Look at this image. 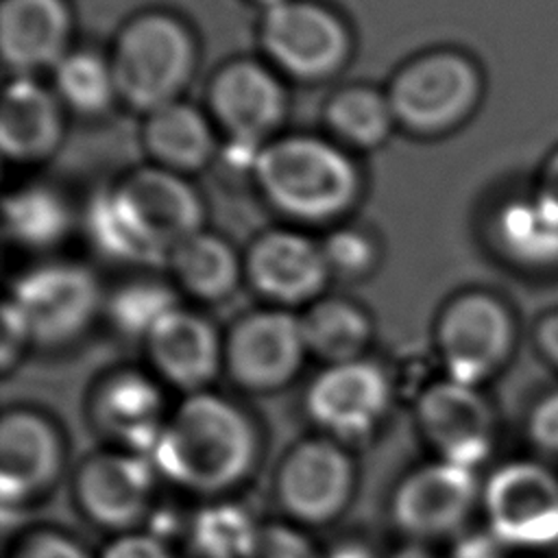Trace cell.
Wrapping results in <instances>:
<instances>
[{"label": "cell", "instance_id": "d4e9b609", "mask_svg": "<svg viewBox=\"0 0 558 558\" xmlns=\"http://www.w3.org/2000/svg\"><path fill=\"white\" fill-rule=\"evenodd\" d=\"M179 286L196 299H227L240 281V259L229 242L201 231L183 242L168 259Z\"/></svg>", "mask_w": 558, "mask_h": 558}, {"label": "cell", "instance_id": "60d3db41", "mask_svg": "<svg viewBox=\"0 0 558 558\" xmlns=\"http://www.w3.org/2000/svg\"><path fill=\"white\" fill-rule=\"evenodd\" d=\"M325 558H375V556L362 545L347 543V545H340L333 551H329Z\"/></svg>", "mask_w": 558, "mask_h": 558}, {"label": "cell", "instance_id": "52a82bcc", "mask_svg": "<svg viewBox=\"0 0 558 558\" xmlns=\"http://www.w3.org/2000/svg\"><path fill=\"white\" fill-rule=\"evenodd\" d=\"M482 504L490 534L510 549L558 545V475L536 460H512L488 477Z\"/></svg>", "mask_w": 558, "mask_h": 558}, {"label": "cell", "instance_id": "d6986e66", "mask_svg": "<svg viewBox=\"0 0 558 558\" xmlns=\"http://www.w3.org/2000/svg\"><path fill=\"white\" fill-rule=\"evenodd\" d=\"M63 449L57 429L39 414L13 410L0 425V490L4 504L35 497L52 484Z\"/></svg>", "mask_w": 558, "mask_h": 558}, {"label": "cell", "instance_id": "7bdbcfd3", "mask_svg": "<svg viewBox=\"0 0 558 558\" xmlns=\"http://www.w3.org/2000/svg\"><path fill=\"white\" fill-rule=\"evenodd\" d=\"M253 2L262 4V7H264V11H266V9H270V7H277V4H281V2H286V0H253Z\"/></svg>", "mask_w": 558, "mask_h": 558}, {"label": "cell", "instance_id": "836d02e7", "mask_svg": "<svg viewBox=\"0 0 558 558\" xmlns=\"http://www.w3.org/2000/svg\"><path fill=\"white\" fill-rule=\"evenodd\" d=\"M527 436L543 453L558 458V388L545 392L527 414Z\"/></svg>", "mask_w": 558, "mask_h": 558}, {"label": "cell", "instance_id": "1f68e13d", "mask_svg": "<svg viewBox=\"0 0 558 558\" xmlns=\"http://www.w3.org/2000/svg\"><path fill=\"white\" fill-rule=\"evenodd\" d=\"M331 277L353 281L366 277L377 264L373 240L357 229H336L320 244Z\"/></svg>", "mask_w": 558, "mask_h": 558}, {"label": "cell", "instance_id": "5b68a950", "mask_svg": "<svg viewBox=\"0 0 558 558\" xmlns=\"http://www.w3.org/2000/svg\"><path fill=\"white\" fill-rule=\"evenodd\" d=\"M386 94L397 124L432 137L473 116L484 94V76L466 52L438 48L405 63Z\"/></svg>", "mask_w": 558, "mask_h": 558}, {"label": "cell", "instance_id": "b9f144b4", "mask_svg": "<svg viewBox=\"0 0 558 558\" xmlns=\"http://www.w3.org/2000/svg\"><path fill=\"white\" fill-rule=\"evenodd\" d=\"M392 558H434V556L421 545H408V547L399 549Z\"/></svg>", "mask_w": 558, "mask_h": 558}, {"label": "cell", "instance_id": "d6a6232c", "mask_svg": "<svg viewBox=\"0 0 558 558\" xmlns=\"http://www.w3.org/2000/svg\"><path fill=\"white\" fill-rule=\"evenodd\" d=\"M246 558H318L312 543L288 525H259Z\"/></svg>", "mask_w": 558, "mask_h": 558}, {"label": "cell", "instance_id": "7402d4cb", "mask_svg": "<svg viewBox=\"0 0 558 558\" xmlns=\"http://www.w3.org/2000/svg\"><path fill=\"white\" fill-rule=\"evenodd\" d=\"M490 238L497 253L519 270H558V207L536 190L499 205L490 220Z\"/></svg>", "mask_w": 558, "mask_h": 558}, {"label": "cell", "instance_id": "83f0119b", "mask_svg": "<svg viewBox=\"0 0 558 558\" xmlns=\"http://www.w3.org/2000/svg\"><path fill=\"white\" fill-rule=\"evenodd\" d=\"M331 133L353 148L384 144L397 124L388 94L366 85H351L331 96L325 109Z\"/></svg>", "mask_w": 558, "mask_h": 558}, {"label": "cell", "instance_id": "cb8c5ba5", "mask_svg": "<svg viewBox=\"0 0 558 558\" xmlns=\"http://www.w3.org/2000/svg\"><path fill=\"white\" fill-rule=\"evenodd\" d=\"M144 144L155 166L183 177L201 170L216 150L211 122L181 100L146 113Z\"/></svg>", "mask_w": 558, "mask_h": 558}, {"label": "cell", "instance_id": "30bf717a", "mask_svg": "<svg viewBox=\"0 0 558 558\" xmlns=\"http://www.w3.org/2000/svg\"><path fill=\"white\" fill-rule=\"evenodd\" d=\"M305 353L301 318L286 310H262L240 318L225 342L229 375L253 392L286 386Z\"/></svg>", "mask_w": 558, "mask_h": 558}, {"label": "cell", "instance_id": "4316f807", "mask_svg": "<svg viewBox=\"0 0 558 558\" xmlns=\"http://www.w3.org/2000/svg\"><path fill=\"white\" fill-rule=\"evenodd\" d=\"M7 235L24 248H50L59 244L70 227L72 211L65 198L46 185H26L4 198L2 209Z\"/></svg>", "mask_w": 558, "mask_h": 558}, {"label": "cell", "instance_id": "7c38bea8", "mask_svg": "<svg viewBox=\"0 0 558 558\" xmlns=\"http://www.w3.org/2000/svg\"><path fill=\"white\" fill-rule=\"evenodd\" d=\"M480 499L475 471L438 460L410 473L392 497V517L401 532L427 541L449 536L471 517Z\"/></svg>", "mask_w": 558, "mask_h": 558}, {"label": "cell", "instance_id": "484cf974", "mask_svg": "<svg viewBox=\"0 0 558 558\" xmlns=\"http://www.w3.org/2000/svg\"><path fill=\"white\" fill-rule=\"evenodd\" d=\"M310 353L329 364L362 357L371 340V320L362 307L344 299H320L301 316Z\"/></svg>", "mask_w": 558, "mask_h": 558}, {"label": "cell", "instance_id": "e575fe53", "mask_svg": "<svg viewBox=\"0 0 558 558\" xmlns=\"http://www.w3.org/2000/svg\"><path fill=\"white\" fill-rule=\"evenodd\" d=\"M28 342L33 340H31V331L24 316L13 305V301L7 299L2 305V338H0V360L4 371L13 364V360H17V355Z\"/></svg>", "mask_w": 558, "mask_h": 558}, {"label": "cell", "instance_id": "9c48e42d", "mask_svg": "<svg viewBox=\"0 0 558 558\" xmlns=\"http://www.w3.org/2000/svg\"><path fill=\"white\" fill-rule=\"evenodd\" d=\"M9 301L24 316L31 340L54 347L87 329L100 305V288L85 266L50 262L22 272Z\"/></svg>", "mask_w": 558, "mask_h": 558}, {"label": "cell", "instance_id": "603a6c76", "mask_svg": "<svg viewBox=\"0 0 558 558\" xmlns=\"http://www.w3.org/2000/svg\"><path fill=\"white\" fill-rule=\"evenodd\" d=\"M94 416L105 434L135 451L155 449L163 427V397L144 375L126 371L107 379L96 399Z\"/></svg>", "mask_w": 558, "mask_h": 558}, {"label": "cell", "instance_id": "ab89813d", "mask_svg": "<svg viewBox=\"0 0 558 558\" xmlns=\"http://www.w3.org/2000/svg\"><path fill=\"white\" fill-rule=\"evenodd\" d=\"M534 190L558 207V146L541 163V172Z\"/></svg>", "mask_w": 558, "mask_h": 558}, {"label": "cell", "instance_id": "44dd1931", "mask_svg": "<svg viewBox=\"0 0 558 558\" xmlns=\"http://www.w3.org/2000/svg\"><path fill=\"white\" fill-rule=\"evenodd\" d=\"M63 135V113L57 94L33 76H13L0 111L2 155L17 163L50 157Z\"/></svg>", "mask_w": 558, "mask_h": 558}, {"label": "cell", "instance_id": "ffe728a7", "mask_svg": "<svg viewBox=\"0 0 558 558\" xmlns=\"http://www.w3.org/2000/svg\"><path fill=\"white\" fill-rule=\"evenodd\" d=\"M146 347L161 377L192 395L216 377L225 360L216 329L203 316L181 307L148 333Z\"/></svg>", "mask_w": 558, "mask_h": 558}, {"label": "cell", "instance_id": "ba28073f", "mask_svg": "<svg viewBox=\"0 0 558 558\" xmlns=\"http://www.w3.org/2000/svg\"><path fill=\"white\" fill-rule=\"evenodd\" d=\"M259 41L268 59L299 81L329 78L351 52V35L340 15L312 0H286L266 9Z\"/></svg>", "mask_w": 558, "mask_h": 558}, {"label": "cell", "instance_id": "e0dca14e", "mask_svg": "<svg viewBox=\"0 0 558 558\" xmlns=\"http://www.w3.org/2000/svg\"><path fill=\"white\" fill-rule=\"evenodd\" d=\"M153 471L137 456L98 453L76 475V499L83 512L102 527L126 530L140 523L150 506Z\"/></svg>", "mask_w": 558, "mask_h": 558}, {"label": "cell", "instance_id": "5bb4252c", "mask_svg": "<svg viewBox=\"0 0 558 558\" xmlns=\"http://www.w3.org/2000/svg\"><path fill=\"white\" fill-rule=\"evenodd\" d=\"M310 416L340 438L366 436L390 405L386 373L366 360L329 364L305 395Z\"/></svg>", "mask_w": 558, "mask_h": 558}, {"label": "cell", "instance_id": "7a4b0ae2", "mask_svg": "<svg viewBox=\"0 0 558 558\" xmlns=\"http://www.w3.org/2000/svg\"><path fill=\"white\" fill-rule=\"evenodd\" d=\"M257 436L251 421L222 397L190 395L166 423L155 449V466L174 484L196 493L235 486L253 466Z\"/></svg>", "mask_w": 558, "mask_h": 558}, {"label": "cell", "instance_id": "8fae6325", "mask_svg": "<svg viewBox=\"0 0 558 558\" xmlns=\"http://www.w3.org/2000/svg\"><path fill=\"white\" fill-rule=\"evenodd\" d=\"M416 418L440 460L475 469L493 449L495 414L480 386L449 377L429 384L416 401Z\"/></svg>", "mask_w": 558, "mask_h": 558}, {"label": "cell", "instance_id": "f546056e", "mask_svg": "<svg viewBox=\"0 0 558 558\" xmlns=\"http://www.w3.org/2000/svg\"><path fill=\"white\" fill-rule=\"evenodd\" d=\"M177 307L172 290L157 281H131L118 288L107 303L116 329L124 336H140L144 340Z\"/></svg>", "mask_w": 558, "mask_h": 558}, {"label": "cell", "instance_id": "74e56055", "mask_svg": "<svg viewBox=\"0 0 558 558\" xmlns=\"http://www.w3.org/2000/svg\"><path fill=\"white\" fill-rule=\"evenodd\" d=\"M538 353L558 371V310L543 314L532 331Z\"/></svg>", "mask_w": 558, "mask_h": 558}, {"label": "cell", "instance_id": "4dcf8cb0", "mask_svg": "<svg viewBox=\"0 0 558 558\" xmlns=\"http://www.w3.org/2000/svg\"><path fill=\"white\" fill-rule=\"evenodd\" d=\"M257 527L244 508L220 504L196 517L192 543L203 558H246Z\"/></svg>", "mask_w": 558, "mask_h": 558}, {"label": "cell", "instance_id": "d590c367", "mask_svg": "<svg viewBox=\"0 0 558 558\" xmlns=\"http://www.w3.org/2000/svg\"><path fill=\"white\" fill-rule=\"evenodd\" d=\"M15 558H89V556L83 551L81 545H76L74 541L61 534L39 532L20 545Z\"/></svg>", "mask_w": 558, "mask_h": 558}, {"label": "cell", "instance_id": "277c9868", "mask_svg": "<svg viewBox=\"0 0 558 558\" xmlns=\"http://www.w3.org/2000/svg\"><path fill=\"white\" fill-rule=\"evenodd\" d=\"M118 98L150 113L179 100L196 65V46L187 26L170 13H142L118 35L109 57Z\"/></svg>", "mask_w": 558, "mask_h": 558}, {"label": "cell", "instance_id": "8992f818", "mask_svg": "<svg viewBox=\"0 0 558 558\" xmlns=\"http://www.w3.org/2000/svg\"><path fill=\"white\" fill-rule=\"evenodd\" d=\"M517 338L512 307L488 290L456 294L436 325V347L447 377L469 386H482L497 375L510 362Z\"/></svg>", "mask_w": 558, "mask_h": 558}, {"label": "cell", "instance_id": "9a60e30c", "mask_svg": "<svg viewBox=\"0 0 558 558\" xmlns=\"http://www.w3.org/2000/svg\"><path fill=\"white\" fill-rule=\"evenodd\" d=\"M214 120L229 140L268 144L286 111V94L279 78L262 63L240 59L222 65L207 89Z\"/></svg>", "mask_w": 558, "mask_h": 558}, {"label": "cell", "instance_id": "f1b7e54d", "mask_svg": "<svg viewBox=\"0 0 558 558\" xmlns=\"http://www.w3.org/2000/svg\"><path fill=\"white\" fill-rule=\"evenodd\" d=\"M54 94L81 116H98L118 98L111 61L92 50H70L52 68Z\"/></svg>", "mask_w": 558, "mask_h": 558}, {"label": "cell", "instance_id": "4fadbf2b", "mask_svg": "<svg viewBox=\"0 0 558 558\" xmlns=\"http://www.w3.org/2000/svg\"><path fill=\"white\" fill-rule=\"evenodd\" d=\"M353 490V464L325 438L294 445L277 471V497L296 521L320 525L336 519Z\"/></svg>", "mask_w": 558, "mask_h": 558}, {"label": "cell", "instance_id": "ac0fdd59", "mask_svg": "<svg viewBox=\"0 0 558 558\" xmlns=\"http://www.w3.org/2000/svg\"><path fill=\"white\" fill-rule=\"evenodd\" d=\"M72 15L65 0H2L0 52L15 76L54 68L70 50Z\"/></svg>", "mask_w": 558, "mask_h": 558}, {"label": "cell", "instance_id": "8d00e7d4", "mask_svg": "<svg viewBox=\"0 0 558 558\" xmlns=\"http://www.w3.org/2000/svg\"><path fill=\"white\" fill-rule=\"evenodd\" d=\"M102 558H172L166 545L150 534H126L111 543Z\"/></svg>", "mask_w": 558, "mask_h": 558}, {"label": "cell", "instance_id": "2e32d148", "mask_svg": "<svg viewBox=\"0 0 558 558\" xmlns=\"http://www.w3.org/2000/svg\"><path fill=\"white\" fill-rule=\"evenodd\" d=\"M244 272L262 296L281 305L316 299L331 277L320 244L292 229L259 235L246 253Z\"/></svg>", "mask_w": 558, "mask_h": 558}, {"label": "cell", "instance_id": "3957f363", "mask_svg": "<svg viewBox=\"0 0 558 558\" xmlns=\"http://www.w3.org/2000/svg\"><path fill=\"white\" fill-rule=\"evenodd\" d=\"M266 201L299 222H331L347 214L360 194V174L333 142L288 135L268 142L255 166Z\"/></svg>", "mask_w": 558, "mask_h": 558}, {"label": "cell", "instance_id": "6da1fadb", "mask_svg": "<svg viewBox=\"0 0 558 558\" xmlns=\"http://www.w3.org/2000/svg\"><path fill=\"white\" fill-rule=\"evenodd\" d=\"M203 220V203L185 177L148 166L89 201L85 233L113 262L159 264L201 233Z\"/></svg>", "mask_w": 558, "mask_h": 558}, {"label": "cell", "instance_id": "f35d334b", "mask_svg": "<svg viewBox=\"0 0 558 558\" xmlns=\"http://www.w3.org/2000/svg\"><path fill=\"white\" fill-rule=\"evenodd\" d=\"M512 549L501 543L499 538H495L493 534H477V536H471L466 541H462L453 554V558H510Z\"/></svg>", "mask_w": 558, "mask_h": 558}]
</instances>
